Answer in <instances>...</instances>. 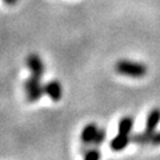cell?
<instances>
[{"label":"cell","mask_w":160,"mask_h":160,"mask_svg":"<svg viewBox=\"0 0 160 160\" xmlns=\"http://www.w3.org/2000/svg\"><path fill=\"white\" fill-rule=\"evenodd\" d=\"M115 71L120 75L133 77V78H141L147 74V67L142 63L129 61V59H120L115 63Z\"/></svg>","instance_id":"obj_1"},{"label":"cell","mask_w":160,"mask_h":160,"mask_svg":"<svg viewBox=\"0 0 160 160\" xmlns=\"http://www.w3.org/2000/svg\"><path fill=\"white\" fill-rule=\"evenodd\" d=\"M39 77L31 75L28 80L24 83V88L26 92V98L29 102H36L38 101L40 97L44 95V87L40 83Z\"/></svg>","instance_id":"obj_2"},{"label":"cell","mask_w":160,"mask_h":160,"mask_svg":"<svg viewBox=\"0 0 160 160\" xmlns=\"http://www.w3.org/2000/svg\"><path fill=\"white\" fill-rule=\"evenodd\" d=\"M26 65L29 70L31 71V75L33 76H37L42 78L43 75H44V71H45V67H44V63L42 61V58L36 55V53H31L26 58Z\"/></svg>","instance_id":"obj_3"},{"label":"cell","mask_w":160,"mask_h":160,"mask_svg":"<svg viewBox=\"0 0 160 160\" xmlns=\"http://www.w3.org/2000/svg\"><path fill=\"white\" fill-rule=\"evenodd\" d=\"M43 87H44V94L50 97L52 101H59L62 98L63 89L58 81H49Z\"/></svg>","instance_id":"obj_4"},{"label":"cell","mask_w":160,"mask_h":160,"mask_svg":"<svg viewBox=\"0 0 160 160\" xmlns=\"http://www.w3.org/2000/svg\"><path fill=\"white\" fill-rule=\"evenodd\" d=\"M97 131H98V127L94 122L84 126V128L82 129V133H81V141L83 143V146H92V141L96 137Z\"/></svg>","instance_id":"obj_5"},{"label":"cell","mask_w":160,"mask_h":160,"mask_svg":"<svg viewBox=\"0 0 160 160\" xmlns=\"http://www.w3.org/2000/svg\"><path fill=\"white\" fill-rule=\"evenodd\" d=\"M132 141V137L129 134L119 133L116 137H114L110 141V148L114 152H121L126 148Z\"/></svg>","instance_id":"obj_6"},{"label":"cell","mask_w":160,"mask_h":160,"mask_svg":"<svg viewBox=\"0 0 160 160\" xmlns=\"http://www.w3.org/2000/svg\"><path fill=\"white\" fill-rule=\"evenodd\" d=\"M160 122V108H153L147 115V120H146V131L154 133L157 127Z\"/></svg>","instance_id":"obj_7"},{"label":"cell","mask_w":160,"mask_h":160,"mask_svg":"<svg viewBox=\"0 0 160 160\" xmlns=\"http://www.w3.org/2000/svg\"><path fill=\"white\" fill-rule=\"evenodd\" d=\"M152 135H153V133H151L148 131H142L140 132V133H137V134H133L132 135V142L134 143H138V145H148L151 143V139H152Z\"/></svg>","instance_id":"obj_8"},{"label":"cell","mask_w":160,"mask_h":160,"mask_svg":"<svg viewBox=\"0 0 160 160\" xmlns=\"http://www.w3.org/2000/svg\"><path fill=\"white\" fill-rule=\"evenodd\" d=\"M82 154H83V158L87 160H97L101 158V152L98 147H95V146H83L82 147Z\"/></svg>","instance_id":"obj_9"},{"label":"cell","mask_w":160,"mask_h":160,"mask_svg":"<svg viewBox=\"0 0 160 160\" xmlns=\"http://www.w3.org/2000/svg\"><path fill=\"white\" fill-rule=\"evenodd\" d=\"M133 123H134V119L132 116H123L119 121V133L131 135V132L133 129Z\"/></svg>","instance_id":"obj_10"},{"label":"cell","mask_w":160,"mask_h":160,"mask_svg":"<svg viewBox=\"0 0 160 160\" xmlns=\"http://www.w3.org/2000/svg\"><path fill=\"white\" fill-rule=\"evenodd\" d=\"M106 140V131L104 128H98V131L96 133V137L92 141V146H95V147H100Z\"/></svg>","instance_id":"obj_11"},{"label":"cell","mask_w":160,"mask_h":160,"mask_svg":"<svg viewBox=\"0 0 160 160\" xmlns=\"http://www.w3.org/2000/svg\"><path fill=\"white\" fill-rule=\"evenodd\" d=\"M151 145L153 146H159L160 145V132H154L152 139H151Z\"/></svg>","instance_id":"obj_12"},{"label":"cell","mask_w":160,"mask_h":160,"mask_svg":"<svg viewBox=\"0 0 160 160\" xmlns=\"http://www.w3.org/2000/svg\"><path fill=\"white\" fill-rule=\"evenodd\" d=\"M2 1L5 2L6 5H8V6H13L18 2V0H2Z\"/></svg>","instance_id":"obj_13"}]
</instances>
